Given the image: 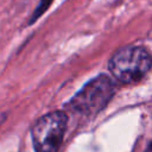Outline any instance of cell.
Listing matches in <instances>:
<instances>
[{"label": "cell", "mask_w": 152, "mask_h": 152, "mask_svg": "<svg viewBox=\"0 0 152 152\" xmlns=\"http://www.w3.org/2000/svg\"><path fill=\"white\" fill-rule=\"evenodd\" d=\"M151 68V56L141 46H126L120 49L109 59L108 69L112 75L125 84L142 80Z\"/></svg>", "instance_id": "cell-2"}, {"label": "cell", "mask_w": 152, "mask_h": 152, "mask_svg": "<svg viewBox=\"0 0 152 152\" xmlns=\"http://www.w3.org/2000/svg\"><path fill=\"white\" fill-rule=\"evenodd\" d=\"M68 118L63 110L51 112L42 116L31 129L36 152H58L66 131Z\"/></svg>", "instance_id": "cell-3"}, {"label": "cell", "mask_w": 152, "mask_h": 152, "mask_svg": "<svg viewBox=\"0 0 152 152\" xmlns=\"http://www.w3.org/2000/svg\"><path fill=\"white\" fill-rule=\"evenodd\" d=\"M51 2H52V0H40L39 5L37 6V8H36L34 12H33V15H32V18H31V20H30V24H32L36 19H38V18L49 8V6L51 5Z\"/></svg>", "instance_id": "cell-4"}, {"label": "cell", "mask_w": 152, "mask_h": 152, "mask_svg": "<svg viewBox=\"0 0 152 152\" xmlns=\"http://www.w3.org/2000/svg\"><path fill=\"white\" fill-rule=\"evenodd\" d=\"M115 93V86L112 78L104 74L89 81L71 100L65 108L72 113L90 116L101 112L112 100Z\"/></svg>", "instance_id": "cell-1"}]
</instances>
